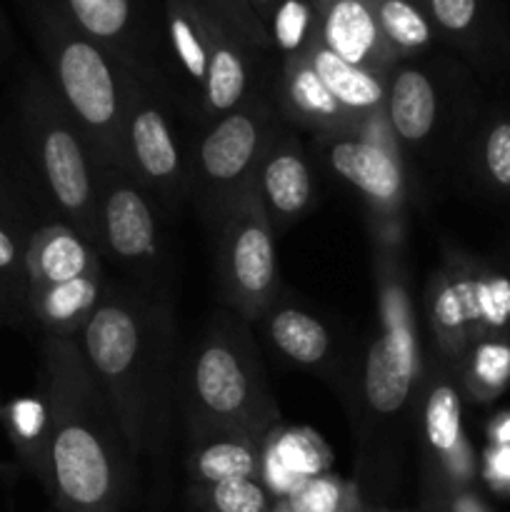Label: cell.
Returning <instances> with one entry per match:
<instances>
[{
  "mask_svg": "<svg viewBox=\"0 0 510 512\" xmlns=\"http://www.w3.org/2000/svg\"><path fill=\"white\" fill-rule=\"evenodd\" d=\"M280 130L273 110L255 95L203 130L188 163L190 198L213 233L235 198L253 185L260 160Z\"/></svg>",
  "mask_w": 510,
  "mask_h": 512,
  "instance_id": "7",
  "label": "cell"
},
{
  "mask_svg": "<svg viewBox=\"0 0 510 512\" xmlns=\"http://www.w3.org/2000/svg\"><path fill=\"white\" fill-rule=\"evenodd\" d=\"M40 395L48 413L43 488L60 512H120L133 478L118 418L78 338L43 335Z\"/></svg>",
  "mask_w": 510,
  "mask_h": 512,
  "instance_id": "1",
  "label": "cell"
},
{
  "mask_svg": "<svg viewBox=\"0 0 510 512\" xmlns=\"http://www.w3.org/2000/svg\"><path fill=\"white\" fill-rule=\"evenodd\" d=\"M485 168L490 178L510 188V123H498L485 138Z\"/></svg>",
  "mask_w": 510,
  "mask_h": 512,
  "instance_id": "36",
  "label": "cell"
},
{
  "mask_svg": "<svg viewBox=\"0 0 510 512\" xmlns=\"http://www.w3.org/2000/svg\"><path fill=\"white\" fill-rule=\"evenodd\" d=\"M25 240L28 233L0 215V325H30Z\"/></svg>",
  "mask_w": 510,
  "mask_h": 512,
  "instance_id": "27",
  "label": "cell"
},
{
  "mask_svg": "<svg viewBox=\"0 0 510 512\" xmlns=\"http://www.w3.org/2000/svg\"><path fill=\"white\" fill-rule=\"evenodd\" d=\"M168 35L173 55L183 70L185 80L203 98L205 75H208V33H205V10L188 0H168ZM200 108V105H198Z\"/></svg>",
  "mask_w": 510,
  "mask_h": 512,
  "instance_id": "26",
  "label": "cell"
},
{
  "mask_svg": "<svg viewBox=\"0 0 510 512\" xmlns=\"http://www.w3.org/2000/svg\"><path fill=\"white\" fill-rule=\"evenodd\" d=\"M440 115V95L433 78L420 68L390 70L385 80V120L405 145H423Z\"/></svg>",
  "mask_w": 510,
  "mask_h": 512,
  "instance_id": "21",
  "label": "cell"
},
{
  "mask_svg": "<svg viewBox=\"0 0 510 512\" xmlns=\"http://www.w3.org/2000/svg\"><path fill=\"white\" fill-rule=\"evenodd\" d=\"M378 285V335L363 363V403L378 420H393L405 413L423 385L418 318L413 295L395 245H383L375 260Z\"/></svg>",
  "mask_w": 510,
  "mask_h": 512,
  "instance_id": "6",
  "label": "cell"
},
{
  "mask_svg": "<svg viewBox=\"0 0 510 512\" xmlns=\"http://www.w3.org/2000/svg\"><path fill=\"white\" fill-rule=\"evenodd\" d=\"M420 430L423 448L438 475L450 483H463L470 475V455L463 440L460 395L443 375H430L420 385Z\"/></svg>",
  "mask_w": 510,
  "mask_h": 512,
  "instance_id": "16",
  "label": "cell"
},
{
  "mask_svg": "<svg viewBox=\"0 0 510 512\" xmlns=\"http://www.w3.org/2000/svg\"><path fill=\"white\" fill-rule=\"evenodd\" d=\"M490 470L498 480H510V448H500L490 460Z\"/></svg>",
  "mask_w": 510,
  "mask_h": 512,
  "instance_id": "38",
  "label": "cell"
},
{
  "mask_svg": "<svg viewBox=\"0 0 510 512\" xmlns=\"http://www.w3.org/2000/svg\"><path fill=\"white\" fill-rule=\"evenodd\" d=\"M428 13L445 33L468 35L480 13V0H428Z\"/></svg>",
  "mask_w": 510,
  "mask_h": 512,
  "instance_id": "35",
  "label": "cell"
},
{
  "mask_svg": "<svg viewBox=\"0 0 510 512\" xmlns=\"http://www.w3.org/2000/svg\"><path fill=\"white\" fill-rule=\"evenodd\" d=\"M253 185L275 235L288 230L308 213L315 198L313 170L295 135L285 130L275 135L260 160Z\"/></svg>",
  "mask_w": 510,
  "mask_h": 512,
  "instance_id": "14",
  "label": "cell"
},
{
  "mask_svg": "<svg viewBox=\"0 0 510 512\" xmlns=\"http://www.w3.org/2000/svg\"><path fill=\"white\" fill-rule=\"evenodd\" d=\"M0 215L30 233L40 220L50 218L40 203L23 160H15L0 138Z\"/></svg>",
  "mask_w": 510,
  "mask_h": 512,
  "instance_id": "29",
  "label": "cell"
},
{
  "mask_svg": "<svg viewBox=\"0 0 510 512\" xmlns=\"http://www.w3.org/2000/svg\"><path fill=\"white\" fill-rule=\"evenodd\" d=\"M5 428L25 468L43 483L45 453H48V413H45L43 395L13 400L5 410Z\"/></svg>",
  "mask_w": 510,
  "mask_h": 512,
  "instance_id": "28",
  "label": "cell"
},
{
  "mask_svg": "<svg viewBox=\"0 0 510 512\" xmlns=\"http://www.w3.org/2000/svg\"><path fill=\"white\" fill-rule=\"evenodd\" d=\"M248 3L255 5V10H258V13L263 15V18H260V20H270V18H273V13H275L273 0H248Z\"/></svg>",
  "mask_w": 510,
  "mask_h": 512,
  "instance_id": "39",
  "label": "cell"
},
{
  "mask_svg": "<svg viewBox=\"0 0 510 512\" xmlns=\"http://www.w3.org/2000/svg\"><path fill=\"white\" fill-rule=\"evenodd\" d=\"M275 498L260 478L225 480V483L195 485L198 512H273Z\"/></svg>",
  "mask_w": 510,
  "mask_h": 512,
  "instance_id": "31",
  "label": "cell"
},
{
  "mask_svg": "<svg viewBox=\"0 0 510 512\" xmlns=\"http://www.w3.org/2000/svg\"><path fill=\"white\" fill-rule=\"evenodd\" d=\"M500 440H505V443H510V420L503 425V428H500Z\"/></svg>",
  "mask_w": 510,
  "mask_h": 512,
  "instance_id": "40",
  "label": "cell"
},
{
  "mask_svg": "<svg viewBox=\"0 0 510 512\" xmlns=\"http://www.w3.org/2000/svg\"><path fill=\"white\" fill-rule=\"evenodd\" d=\"M215 235L220 300L250 325L260 323L270 305L280 298V270L275 230L255 185H248L235 198Z\"/></svg>",
  "mask_w": 510,
  "mask_h": 512,
  "instance_id": "8",
  "label": "cell"
},
{
  "mask_svg": "<svg viewBox=\"0 0 510 512\" xmlns=\"http://www.w3.org/2000/svg\"><path fill=\"white\" fill-rule=\"evenodd\" d=\"M315 38L345 63L385 80L398 60L380 33L373 0H318Z\"/></svg>",
  "mask_w": 510,
  "mask_h": 512,
  "instance_id": "13",
  "label": "cell"
},
{
  "mask_svg": "<svg viewBox=\"0 0 510 512\" xmlns=\"http://www.w3.org/2000/svg\"><path fill=\"white\" fill-rule=\"evenodd\" d=\"M188 438L210 430H240L258 440L278 428V405L248 320L220 310L190 350L180 380Z\"/></svg>",
  "mask_w": 510,
  "mask_h": 512,
  "instance_id": "3",
  "label": "cell"
},
{
  "mask_svg": "<svg viewBox=\"0 0 510 512\" xmlns=\"http://www.w3.org/2000/svg\"><path fill=\"white\" fill-rule=\"evenodd\" d=\"M325 138L330 170L358 190L373 213L398 215L405 203V173L385 115L353 133Z\"/></svg>",
  "mask_w": 510,
  "mask_h": 512,
  "instance_id": "11",
  "label": "cell"
},
{
  "mask_svg": "<svg viewBox=\"0 0 510 512\" xmlns=\"http://www.w3.org/2000/svg\"><path fill=\"white\" fill-rule=\"evenodd\" d=\"M378 28L398 58L415 55L433 43V28L423 10L410 0H373Z\"/></svg>",
  "mask_w": 510,
  "mask_h": 512,
  "instance_id": "30",
  "label": "cell"
},
{
  "mask_svg": "<svg viewBox=\"0 0 510 512\" xmlns=\"http://www.w3.org/2000/svg\"><path fill=\"white\" fill-rule=\"evenodd\" d=\"M330 453L318 435L308 430L275 428L265 440L260 480L278 500L293 495L305 480L328 473Z\"/></svg>",
  "mask_w": 510,
  "mask_h": 512,
  "instance_id": "23",
  "label": "cell"
},
{
  "mask_svg": "<svg viewBox=\"0 0 510 512\" xmlns=\"http://www.w3.org/2000/svg\"><path fill=\"white\" fill-rule=\"evenodd\" d=\"M205 33H208V75H205L203 98L198 120L208 128L215 120L243 108L250 95L248 60L240 50V38L205 10Z\"/></svg>",
  "mask_w": 510,
  "mask_h": 512,
  "instance_id": "17",
  "label": "cell"
},
{
  "mask_svg": "<svg viewBox=\"0 0 510 512\" xmlns=\"http://www.w3.org/2000/svg\"><path fill=\"white\" fill-rule=\"evenodd\" d=\"M273 512H295V510L290 508V505L285 503V500H278V503H275V510Z\"/></svg>",
  "mask_w": 510,
  "mask_h": 512,
  "instance_id": "41",
  "label": "cell"
},
{
  "mask_svg": "<svg viewBox=\"0 0 510 512\" xmlns=\"http://www.w3.org/2000/svg\"><path fill=\"white\" fill-rule=\"evenodd\" d=\"M295 512H360L358 488L338 475H315L285 498Z\"/></svg>",
  "mask_w": 510,
  "mask_h": 512,
  "instance_id": "32",
  "label": "cell"
},
{
  "mask_svg": "<svg viewBox=\"0 0 510 512\" xmlns=\"http://www.w3.org/2000/svg\"><path fill=\"white\" fill-rule=\"evenodd\" d=\"M100 270H105L100 250L63 220L45 218L28 233L25 240L28 298L30 293L70 283Z\"/></svg>",
  "mask_w": 510,
  "mask_h": 512,
  "instance_id": "15",
  "label": "cell"
},
{
  "mask_svg": "<svg viewBox=\"0 0 510 512\" xmlns=\"http://www.w3.org/2000/svg\"><path fill=\"white\" fill-rule=\"evenodd\" d=\"M68 10L85 38L98 43L113 58L128 65L133 73L143 75L145 80L153 83L143 58H140L133 3L130 0H68Z\"/></svg>",
  "mask_w": 510,
  "mask_h": 512,
  "instance_id": "24",
  "label": "cell"
},
{
  "mask_svg": "<svg viewBox=\"0 0 510 512\" xmlns=\"http://www.w3.org/2000/svg\"><path fill=\"white\" fill-rule=\"evenodd\" d=\"M173 305L165 290L105 285L78 345L133 458L160 453L173 390Z\"/></svg>",
  "mask_w": 510,
  "mask_h": 512,
  "instance_id": "2",
  "label": "cell"
},
{
  "mask_svg": "<svg viewBox=\"0 0 510 512\" xmlns=\"http://www.w3.org/2000/svg\"><path fill=\"white\" fill-rule=\"evenodd\" d=\"M105 270L85 278L70 280V283L43 288L30 293L28 315L30 325L40 330V335L53 338H78L80 330L95 313L105 293Z\"/></svg>",
  "mask_w": 510,
  "mask_h": 512,
  "instance_id": "22",
  "label": "cell"
},
{
  "mask_svg": "<svg viewBox=\"0 0 510 512\" xmlns=\"http://www.w3.org/2000/svg\"><path fill=\"white\" fill-rule=\"evenodd\" d=\"M100 255L133 278L135 288L163 290V208L130 173L100 168Z\"/></svg>",
  "mask_w": 510,
  "mask_h": 512,
  "instance_id": "9",
  "label": "cell"
},
{
  "mask_svg": "<svg viewBox=\"0 0 510 512\" xmlns=\"http://www.w3.org/2000/svg\"><path fill=\"white\" fill-rule=\"evenodd\" d=\"M128 173L148 190L155 203L173 213L190 198L188 160L163 105L158 85L130 73L123 120Z\"/></svg>",
  "mask_w": 510,
  "mask_h": 512,
  "instance_id": "10",
  "label": "cell"
},
{
  "mask_svg": "<svg viewBox=\"0 0 510 512\" xmlns=\"http://www.w3.org/2000/svg\"><path fill=\"white\" fill-rule=\"evenodd\" d=\"M213 3V18L223 23L233 35H238L243 43L268 45L270 33L263 28L260 18L250 8H245L243 0H210Z\"/></svg>",
  "mask_w": 510,
  "mask_h": 512,
  "instance_id": "34",
  "label": "cell"
},
{
  "mask_svg": "<svg viewBox=\"0 0 510 512\" xmlns=\"http://www.w3.org/2000/svg\"><path fill=\"white\" fill-rule=\"evenodd\" d=\"M300 58L318 73V78L323 80L325 88L333 93V98L343 105L345 113H348L360 128L373 123L375 118H383L385 78L345 63L343 58L330 53L315 35L313 40L305 45Z\"/></svg>",
  "mask_w": 510,
  "mask_h": 512,
  "instance_id": "20",
  "label": "cell"
},
{
  "mask_svg": "<svg viewBox=\"0 0 510 512\" xmlns=\"http://www.w3.org/2000/svg\"><path fill=\"white\" fill-rule=\"evenodd\" d=\"M270 38L285 53V58H295L305 50V45L315 35V15L303 0H283L270 18Z\"/></svg>",
  "mask_w": 510,
  "mask_h": 512,
  "instance_id": "33",
  "label": "cell"
},
{
  "mask_svg": "<svg viewBox=\"0 0 510 512\" xmlns=\"http://www.w3.org/2000/svg\"><path fill=\"white\" fill-rule=\"evenodd\" d=\"M23 163L50 218L63 220L100 250V168L50 78L33 73L15 100Z\"/></svg>",
  "mask_w": 510,
  "mask_h": 512,
  "instance_id": "4",
  "label": "cell"
},
{
  "mask_svg": "<svg viewBox=\"0 0 510 512\" xmlns=\"http://www.w3.org/2000/svg\"><path fill=\"white\" fill-rule=\"evenodd\" d=\"M50 83L78 125L98 168L128 173L123 140L125 98L133 70L85 38L80 30L60 28L48 40Z\"/></svg>",
  "mask_w": 510,
  "mask_h": 512,
  "instance_id": "5",
  "label": "cell"
},
{
  "mask_svg": "<svg viewBox=\"0 0 510 512\" xmlns=\"http://www.w3.org/2000/svg\"><path fill=\"white\" fill-rule=\"evenodd\" d=\"M265 440L240 430H210L188 438L185 470L190 483L203 485L263 475Z\"/></svg>",
  "mask_w": 510,
  "mask_h": 512,
  "instance_id": "18",
  "label": "cell"
},
{
  "mask_svg": "<svg viewBox=\"0 0 510 512\" xmlns=\"http://www.w3.org/2000/svg\"><path fill=\"white\" fill-rule=\"evenodd\" d=\"M280 110L288 120L323 135H343L360 130V125L345 113L323 80L300 55L285 58L280 78Z\"/></svg>",
  "mask_w": 510,
  "mask_h": 512,
  "instance_id": "19",
  "label": "cell"
},
{
  "mask_svg": "<svg viewBox=\"0 0 510 512\" xmlns=\"http://www.w3.org/2000/svg\"><path fill=\"white\" fill-rule=\"evenodd\" d=\"M270 343L295 365L320 370L333 360V335L320 318L293 303L275 300L260 318Z\"/></svg>",
  "mask_w": 510,
  "mask_h": 512,
  "instance_id": "25",
  "label": "cell"
},
{
  "mask_svg": "<svg viewBox=\"0 0 510 512\" xmlns=\"http://www.w3.org/2000/svg\"><path fill=\"white\" fill-rule=\"evenodd\" d=\"M430 325L445 355L460 353L473 328L498 323L510 310V288L503 283H478L463 275H438L428 295Z\"/></svg>",
  "mask_w": 510,
  "mask_h": 512,
  "instance_id": "12",
  "label": "cell"
},
{
  "mask_svg": "<svg viewBox=\"0 0 510 512\" xmlns=\"http://www.w3.org/2000/svg\"><path fill=\"white\" fill-rule=\"evenodd\" d=\"M510 355L505 353L503 348H483L478 353V360H475V370L483 380L488 383H495V380H503L508 375Z\"/></svg>",
  "mask_w": 510,
  "mask_h": 512,
  "instance_id": "37",
  "label": "cell"
}]
</instances>
